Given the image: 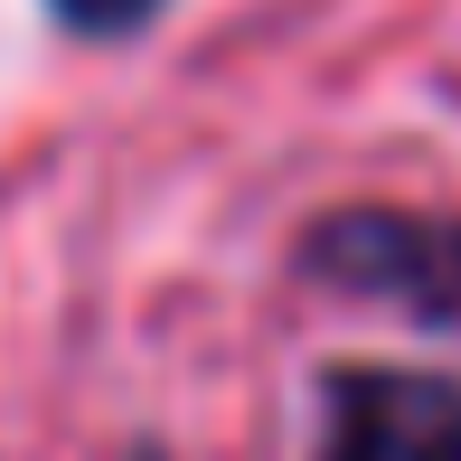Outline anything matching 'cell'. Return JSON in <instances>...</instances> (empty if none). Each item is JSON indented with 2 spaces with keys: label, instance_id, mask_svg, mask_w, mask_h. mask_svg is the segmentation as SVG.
I'll return each mask as SVG.
<instances>
[{
  "label": "cell",
  "instance_id": "6da1fadb",
  "mask_svg": "<svg viewBox=\"0 0 461 461\" xmlns=\"http://www.w3.org/2000/svg\"><path fill=\"white\" fill-rule=\"evenodd\" d=\"M302 274L321 292L376 302L461 339V217L452 207H330L302 236Z\"/></svg>",
  "mask_w": 461,
  "mask_h": 461
},
{
  "label": "cell",
  "instance_id": "7a4b0ae2",
  "mask_svg": "<svg viewBox=\"0 0 461 461\" xmlns=\"http://www.w3.org/2000/svg\"><path fill=\"white\" fill-rule=\"evenodd\" d=\"M311 461H461V386L433 367H330Z\"/></svg>",
  "mask_w": 461,
  "mask_h": 461
},
{
  "label": "cell",
  "instance_id": "3957f363",
  "mask_svg": "<svg viewBox=\"0 0 461 461\" xmlns=\"http://www.w3.org/2000/svg\"><path fill=\"white\" fill-rule=\"evenodd\" d=\"M38 10L57 19L67 38H95V48H113V38H141L170 0H38Z\"/></svg>",
  "mask_w": 461,
  "mask_h": 461
},
{
  "label": "cell",
  "instance_id": "277c9868",
  "mask_svg": "<svg viewBox=\"0 0 461 461\" xmlns=\"http://www.w3.org/2000/svg\"><path fill=\"white\" fill-rule=\"evenodd\" d=\"M141 461H160V452H141Z\"/></svg>",
  "mask_w": 461,
  "mask_h": 461
}]
</instances>
